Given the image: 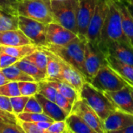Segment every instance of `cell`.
Wrapping results in <instances>:
<instances>
[{"mask_svg": "<svg viewBox=\"0 0 133 133\" xmlns=\"http://www.w3.org/2000/svg\"><path fill=\"white\" fill-rule=\"evenodd\" d=\"M39 48H42L48 55L45 79H59L60 74H61V65L57 55L44 48L42 47H39Z\"/></svg>", "mask_w": 133, "mask_h": 133, "instance_id": "cell-23", "label": "cell"}, {"mask_svg": "<svg viewBox=\"0 0 133 133\" xmlns=\"http://www.w3.org/2000/svg\"><path fill=\"white\" fill-rule=\"evenodd\" d=\"M57 57L61 65V74H60L59 79L73 87L79 94L83 84L86 82H88L87 79L85 77V76L83 73H81L73 66L65 62L58 55Z\"/></svg>", "mask_w": 133, "mask_h": 133, "instance_id": "cell-15", "label": "cell"}, {"mask_svg": "<svg viewBox=\"0 0 133 133\" xmlns=\"http://www.w3.org/2000/svg\"><path fill=\"white\" fill-rule=\"evenodd\" d=\"M104 93L116 109L133 115V98L127 85L122 90Z\"/></svg>", "mask_w": 133, "mask_h": 133, "instance_id": "cell-16", "label": "cell"}, {"mask_svg": "<svg viewBox=\"0 0 133 133\" xmlns=\"http://www.w3.org/2000/svg\"><path fill=\"white\" fill-rule=\"evenodd\" d=\"M18 123L25 133H44L41 129L37 127L35 122L18 120Z\"/></svg>", "mask_w": 133, "mask_h": 133, "instance_id": "cell-40", "label": "cell"}, {"mask_svg": "<svg viewBox=\"0 0 133 133\" xmlns=\"http://www.w3.org/2000/svg\"><path fill=\"white\" fill-rule=\"evenodd\" d=\"M79 98L92 108L102 121L116 110L104 93L94 87L90 82H86L83 84L79 93Z\"/></svg>", "mask_w": 133, "mask_h": 133, "instance_id": "cell-4", "label": "cell"}, {"mask_svg": "<svg viewBox=\"0 0 133 133\" xmlns=\"http://www.w3.org/2000/svg\"><path fill=\"white\" fill-rule=\"evenodd\" d=\"M120 16L124 34L133 46V16L126 3V0H115Z\"/></svg>", "mask_w": 133, "mask_h": 133, "instance_id": "cell-20", "label": "cell"}, {"mask_svg": "<svg viewBox=\"0 0 133 133\" xmlns=\"http://www.w3.org/2000/svg\"><path fill=\"white\" fill-rule=\"evenodd\" d=\"M90 83L101 91H116L124 88L126 84L124 80L106 62L101 66L96 76Z\"/></svg>", "mask_w": 133, "mask_h": 133, "instance_id": "cell-7", "label": "cell"}, {"mask_svg": "<svg viewBox=\"0 0 133 133\" xmlns=\"http://www.w3.org/2000/svg\"><path fill=\"white\" fill-rule=\"evenodd\" d=\"M48 25L23 16L19 15L18 16V28L37 47H43L48 44L46 38Z\"/></svg>", "mask_w": 133, "mask_h": 133, "instance_id": "cell-6", "label": "cell"}, {"mask_svg": "<svg viewBox=\"0 0 133 133\" xmlns=\"http://www.w3.org/2000/svg\"><path fill=\"white\" fill-rule=\"evenodd\" d=\"M0 95L8 97H13L20 96V91L18 86V82L10 81L9 83L0 86Z\"/></svg>", "mask_w": 133, "mask_h": 133, "instance_id": "cell-32", "label": "cell"}, {"mask_svg": "<svg viewBox=\"0 0 133 133\" xmlns=\"http://www.w3.org/2000/svg\"><path fill=\"white\" fill-rule=\"evenodd\" d=\"M105 60L108 65L118 74L128 87H133V65L122 62L110 55H105Z\"/></svg>", "mask_w": 133, "mask_h": 133, "instance_id": "cell-17", "label": "cell"}, {"mask_svg": "<svg viewBox=\"0 0 133 133\" xmlns=\"http://www.w3.org/2000/svg\"><path fill=\"white\" fill-rule=\"evenodd\" d=\"M105 63V55L98 46L87 41L85 44V71L88 82L96 76Z\"/></svg>", "mask_w": 133, "mask_h": 133, "instance_id": "cell-9", "label": "cell"}, {"mask_svg": "<svg viewBox=\"0 0 133 133\" xmlns=\"http://www.w3.org/2000/svg\"><path fill=\"white\" fill-rule=\"evenodd\" d=\"M87 41V40L82 39L77 36L65 45L58 46L47 44L42 48H46L60 57L65 62L83 73L87 79L85 71V44Z\"/></svg>", "mask_w": 133, "mask_h": 133, "instance_id": "cell-1", "label": "cell"}, {"mask_svg": "<svg viewBox=\"0 0 133 133\" xmlns=\"http://www.w3.org/2000/svg\"><path fill=\"white\" fill-rule=\"evenodd\" d=\"M21 95L31 97L39 91V83L36 81H19L18 82Z\"/></svg>", "mask_w": 133, "mask_h": 133, "instance_id": "cell-30", "label": "cell"}, {"mask_svg": "<svg viewBox=\"0 0 133 133\" xmlns=\"http://www.w3.org/2000/svg\"><path fill=\"white\" fill-rule=\"evenodd\" d=\"M46 80L48 82L49 84L53 86L59 94L63 95L65 98H67L72 104H74V102L78 98H79V93L76 91V90L73 87H72L69 83H67L61 79H46Z\"/></svg>", "mask_w": 133, "mask_h": 133, "instance_id": "cell-22", "label": "cell"}, {"mask_svg": "<svg viewBox=\"0 0 133 133\" xmlns=\"http://www.w3.org/2000/svg\"><path fill=\"white\" fill-rule=\"evenodd\" d=\"M118 133H133V125H131L123 129Z\"/></svg>", "mask_w": 133, "mask_h": 133, "instance_id": "cell-44", "label": "cell"}, {"mask_svg": "<svg viewBox=\"0 0 133 133\" xmlns=\"http://www.w3.org/2000/svg\"><path fill=\"white\" fill-rule=\"evenodd\" d=\"M19 0H0V9L8 13L18 16V5Z\"/></svg>", "mask_w": 133, "mask_h": 133, "instance_id": "cell-34", "label": "cell"}, {"mask_svg": "<svg viewBox=\"0 0 133 133\" xmlns=\"http://www.w3.org/2000/svg\"><path fill=\"white\" fill-rule=\"evenodd\" d=\"M39 83V91L38 93L43 95L44 97L47 99L51 101H55V97L58 94L57 90L51 86V84L48 83V82L46 79L41 80L38 82Z\"/></svg>", "mask_w": 133, "mask_h": 133, "instance_id": "cell-31", "label": "cell"}, {"mask_svg": "<svg viewBox=\"0 0 133 133\" xmlns=\"http://www.w3.org/2000/svg\"><path fill=\"white\" fill-rule=\"evenodd\" d=\"M129 90H130V93H131L132 97L133 98V87H129Z\"/></svg>", "mask_w": 133, "mask_h": 133, "instance_id": "cell-46", "label": "cell"}, {"mask_svg": "<svg viewBox=\"0 0 133 133\" xmlns=\"http://www.w3.org/2000/svg\"><path fill=\"white\" fill-rule=\"evenodd\" d=\"M45 133H69L65 120L53 122Z\"/></svg>", "mask_w": 133, "mask_h": 133, "instance_id": "cell-36", "label": "cell"}, {"mask_svg": "<svg viewBox=\"0 0 133 133\" xmlns=\"http://www.w3.org/2000/svg\"><path fill=\"white\" fill-rule=\"evenodd\" d=\"M37 49V47L33 44L19 46H0V51L10 55L13 57L22 59Z\"/></svg>", "mask_w": 133, "mask_h": 133, "instance_id": "cell-25", "label": "cell"}, {"mask_svg": "<svg viewBox=\"0 0 133 133\" xmlns=\"http://www.w3.org/2000/svg\"><path fill=\"white\" fill-rule=\"evenodd\" d=\"M31 44H33L32 41L19 28L0 32V46H19Z\"/></svg>", "mask_w": 133, "mask_h": 133, "instance_id": "cell-19", "label": "cell"}, {"mask_svg": "<svg viewBox=\"0 0 133 133\" xmlns=\"http://www.w3.org/2000/svg\"><path fill=\"white\" fill-rule=\"evenodd\" d=\"M0 71L10 81H34V79L16 65L0 69Z\"/></svg>", "mask_w": 133, "mask_h": 133, "instance_id": "cell-26", "label": "cell"}, {"mask_svg": "<svg viewBox=\"0 0 133 133\" xmlns=\"http://www.w3.org/2000/svg\"><path fill=\"white\" fill-rule=\"evenodd\" d=\"M23 58L30 61L35 65H37L41 71H43L44 72L46 73L48 55L42 48L37 47V50H35L34 52L28 55L27 56H26Z\"/></svg>", "mask_w": 133, "mask_h": 133, "instance_id": "cell-27", "label": "cell"}, {"mask_svg": "<svg viewBox=\"0 0 133 133\" xmlns=\"http://www.w3.org/2000/svg\"><path fill=\"white\" fill-rule=\"evenodd\" d=\"M24 112H31V113H44L43 108L40 104V102L37 101V99L35 97V96L30 97L25 108L23 110Z\"/></svg>", "mask_w": 133, "mask_h": 133, "instance_id": "cell-35", "label": "cell"}, {"mask_svg": "<svg viewBox=\"0 0 133 133\" xmlns=\"http://www.w3.org/2000/svg\"><path fill=\"white\" fill-rule=\"evenodd\" d=\"M14 65H16L26 74L30 76L36 82H40L46 79V73L41 71L37 65H35L29 60L22 58L16 62Z\"/></svg>", "mask_w": 133, "mask_h": 133, "instance_id": "cell-24", "label": "cell"}, {"mask_svg": "<svg viewBox=\"0 0 133 133\" xmlns=\"http://www.w3.org/2000/svg\"><path fill=\"white\" fill-rule=\"evenodd\" d=\"M53 22L78 34L77 11L79 0H50Z\"/></svg>", "mask_w": 133, "mask_h": 133, "instance_id": "cell-3", "label": "cell"}, {"mask_svg": "<svg viewBox=\"0 0 133 133\" xmlns=\"http://www.w3.org/2000/svg\"><path fill=\"white\" fill-rule=\"evenodd\" d=\"M18 120L24 121V122H55L52 118L48 117L44 113H31V112H21L16 115Z\"/></svg>", "mask_w": 133, "mask_h": 133, "instance_id": "cell-29", "label": "cell"}, {"mask_svg": "<svg viewBox=\"0 0 133 133\" xmlns=\"http://www.w3.org/2000/svg\"><path fill=\"white\" fill-rule=\"evenodd\" d=\"M18 12L20 16L47 24L54 21L50 0H19Z\"/></svg>", "mask_w": 133, "mask_h": 133, "instance_id": "cell-5", "label": "cell"}, {"mask_svg": "<svg viewBox=\"0 0 133 133\" xmlns=\"http://www.w3.org/2000/svg\"><path fill=\"white\" fill-rule=\"evenodd\" d=\"M30 97L28 96H17L10 97V102L12 108V112L14 115H18L23 111L24 108L29 100Z\"/></svg>", "mask_w": 133, "mask_h": 133, "instance_id": "cell-33", "label": "cell"}, {"mask_svg": "<svg viewBox=\"0 0 133 133\" xmlns=\"http://www.w3.org/2000/svg\"><path fill=\"white\" fill-rule=\"evenodd\" d=\"M104 55H110L122 62L133 65V46L123 41L108 42L101 51Z\"/></svg>", "mask_w": 133, "mask_h": 133, "instance_id": "cell-12", "label": "cell"}, {"mask_svg": "<svg viewBox=\"0 0 133 133\" xmlns=\"http://www.w3.org/2000/svg\"><path fill=\"white\" fill-rule=\"evenodd\" d=\"M104 132H119L123 129L133 125V115L115 110L104 121Z\"/></svg>", "mask_w": 133, "mask_h": 133, "instance_id": "cell-13", "label": "cell"}, {"mask_svg": "<svg viewBox=\"0 0 133 133\" xmlns=\"http://www.w3.org/2000/svg\"><path fill=\"white\" fill-rule=\"evenodd\" d=\"M36 125H37V127L41 129L44 133H45V131L49 128V126L51 125V124L52 122H45V121H42V122H35Z\"/></svg>", "mask_w": 133, "mask_h": 133, "instance_id": "cell-42", "label": "cell"}, {"mask_svg": "<svg viewBox=\"0 0 133 133\" xmlns=\"http://www.w3.org/2000/svg\"><path fill=\"white\" fill-rule=\"evenodd\" d=\"M108 0H99L96 6L95 12L88 26L86 38L88 41L94 44L97 45L99 42L101 30L108 11Z\"/></svg>", "mask_w": 133, "mask_h": 133, "instance_id": "cell-8", "label": "cell"}, {"mask_svg": "<svg viewBox=\"0 0 133 133\" xmlns=\"http://www.w3.org/2000/svg\"><path fill=\"white\" fill-rule=\"evenodd\" d=\"M71 112L78 115L95 133H105L101 118L96 111L81 98H78L74 102Z\"/></svg>", "mask_w": 133, "mask_h": 133, "instance_id": "cell-10", "label": "cell"}, {"mask_svg": "<svg viewBox=\"0 0 133 133\" xmlns=\"http://www.w3.org/2000/svg\"><path fill=\"white\" fill-rule=\"evenodd\" d=\"M62 110H64L67 114H70L72 109L73 104L69 101L67 98H65L63 95L59 94L58 92L56 97H55V101Z\"/></svg>", "mask_w": 133, "mask_h": 133, "instance_id": "cell-38", "label": "cell"}, {"mask_svg": "<svg viewBox=\"0 0 133 133\" xmlns=\"http://www.w3.org/2000/svg\"><path fill=\"white\" fill-rule=\"evenodd\" d=\"M69 133H95L76 114L71 112L65 118Z\"/></svg>", "mask_w": 133, "mask_h": 133, "instance_id": "cell-21", "label": "cell"}, {"mask_svg": "<svg viewBox=\"0 0 133 133\" xmlns=\"http://www.w3.org/2000/svg\"><path fill=\"white\" fill-rule=\"evenodd\" d=\"M34 96L40 102L43 108V112L45 115L52 118L54 121L65 120L69 114H67L64 110H62L55 102L47 99L39 93L36 94Z\"/></svg>", "mask_w": 133, "mask_h": 133, "instance_id": "cell-18", "label": "cell"}, {"mask_svg": "<svg viewBox=\"0 0 133 133\" xmlns=\"http://www.w3.org/2000/svg\"><path fill=\"white\" fill-rule=\"evenodd\" d=\"M0 133H24L18 124L0 122Z\"/></svg>", "mask_w": 133, "mask_h": 133, "instance_id": "cell-37", "label": "cell"}, {"mask_svg": "<svg viewBox=\"0 0 133 133\" xmlns=\"http://www.w3.org/2000/svg\"><path fill=\"white\" fill-rule=\"evenodd\" d=\"M18 16L0 9V32L18 29Z\"/></svg>", "mask_w": 133, "mask_h": 133, "instance_id": "cell-28", "label": "cell"}, {"mask_svg": "<svg viewBox=\"0 0 133 133\" xmlns=\"http://www.w3.org/2000/svg\"><path fill=\"white\" fill-rule=\"evenodd\" d=\"M9 82H10V80L9 79H7L6 76L0 71V86L6 84V83H9Z\"/></svg>", "mask_w": 133, "mask_h": 133, "instance_id": "cell-43", "label": "cell"}, {"mask_svg": "<svg viewBox=\"0 0 133 133\" xmlns=\"http://www.w3.org/2000/svg\"><path fill=\"white\" fill-rule=\"evenodd\" d=\"M19 60L20 59L0 51V69L12 65Z\"/></svg>", "mask_w": 133, "mask_h": 133, "instance_id": "cell-39", "label": "cell"}, {"mask_svg": "<svg viewBox=\"0 0 133 133\" xmlns=\"http://www.w3.org/2000/svg\"><path fill=\"white\" fill-rule=\"evenodd\" d=\"M77 36L78 35L72 31L55 22H51L48 25L46 37L48 44L58 46L65 45L75 39Z\"/></svg>", "mask_w": 133, "mask_h": 133, "instance_id": "cell-14", "label": "cell"}, {"mask_svg": "<svg viewBox=\"0 0 133 133\" xmlns=\"http://www.w3.org/2000/svg\"><path fill=\"white\" fill-rule=\"evenodd\" d=\"M127 2H130V3H132L133 4V0H126Z\"/></svg>", "mask_w": 133, "mask_h": 133, "instance_id": "cell-47", "label": "cell"}, {"mask_svg": "<svg viewBox=\"0 0 133 133\" xmlns=\"http://www.w3.org/2000/svg\"><path fill=\"white\" fill-rule=\"evenodd\" d=\"M99 0H79L77 11V29L78 37L85 39L88 26L95 12Z\"/></svg>", "mask_w": 133, "mask_h": 133, "instance_id": "cell-11", "label": "cell"}, {"mask_svg": "<svg viewBox=\"0 0 133 133\" xmlns=\"http://www.w3.org/2000/svg\"><path fill=\"white\" fill-rule=\"evenodd\" d=\"M126 3H127V6H128L129 9V11H130L131 14L132 15V16H133V4L130 3V2H127V1H126Z\"/></svg>", "mask_w": 133, "mask_h": 133, "instance_id": "cell-45", "label": "cell"}, {"mask_svg": "<svg viewBox=\"0 0 133 133\" xmlns=\"http://www.w3.org/2000/svg\"><path fill=\"white\" fill-rule=\"evenodd\" d=\"M108 11L97 44L101 51H102L104 46L110 41H119L131 44L130 41L124 34L120 12L115 0H108Z\"/></svg>", "mask_w": 133, "mask_h": 133, "instance_id": "cell-2", "label": "cell"}, {"mask_svg": "<svg viewBox=\"0 0 133 133\" xmlns=\"http://www.w3.org/2000/svg\"><path fill=\"white\" fill-rule=\"evenodd\" d=\"M0 109L13 113L12 108L11 102H10V97L0 95Z\"/></svg>", "mask_w": 133, "mask_h": 133, "instance_id": "cell-41", "label": "cell"}]
</instances>
